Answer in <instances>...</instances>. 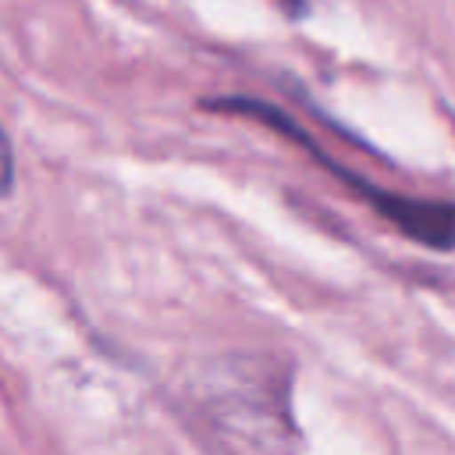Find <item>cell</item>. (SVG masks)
Instances as JSON below:
<instances>
[{
	"instance_id": "1",
	"label": "cell",
	"mask_w": 455,
	"mask_h": 455,
	"mask_svg": "<svg viewBox=\"0 0 455 455\" xmlns=\"http://www.w3.org/2000/svg\"><path fill=\"white\" fill-rule=\"evenodd\" d=\"M206 110H217V114H238V117H256L263 121L267 128L281 132L284 139H291L295 146H302L306 153H313L334 178H341L352 192H359L387 224H395L405 238L427 245V249H455V203L448 199H419V196H402V192H391V188H380L352 171H345L341 164H334L284 110L270 107L267 100H256V96H220V100H203Z\"/></svg>"
},
{
	"instance_id": "2",
	"label": "cell",
	"mask_w": 455,
	"mask_h": 455,
	"mask_svg": "<svg viewBox=\"0 0 455 455\" xmlns=\"http://www.w3.org/2000/svg\"><path fill=\"white\" fill-rule=\"evenodd\" d=\"M11 185H14V153H11L7 132L0 128V199L11 192Z\"/></svg>"
}]
</instances>
